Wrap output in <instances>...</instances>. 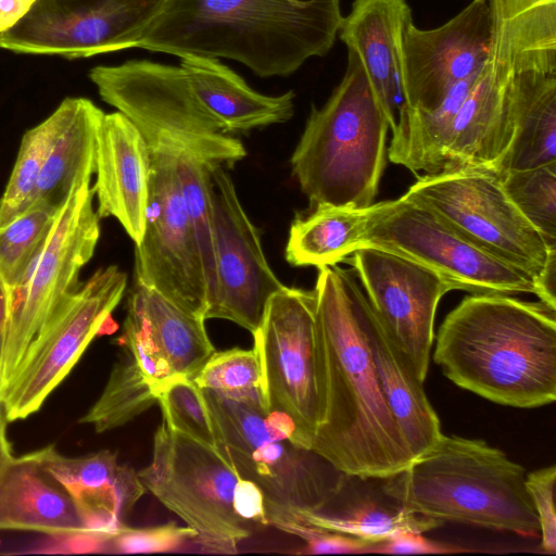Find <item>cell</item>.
<instances>
[{
    "mask_svg": "<svg viewBox=\"0 0 556 556\" xmlns=\"http://www.w3.org/2000/svg\"><path fill=\"white\" fill-rule=\"evenodd\" d=\"M319 422L309 448L345 473L389 476L414 457L384 396L369 344L371 306L353 268H318Z\"/></svg>",
    "mask_w": 556,
    "mask_h": 556,
    "instance_id": "1",
    "label": "cell"
},
{
    "mask_svg": "<svg viewBox=\"0 0 556 556\" xmlns=\"http://www.w3.org/2000/svg\"><path fill=\"white\" fill-rule=\"evenodd\" d=\"M342 17L340 0H166L137 47L285 77L327 54Z\"/></svg>",
    "mask_w": 556,
    "mask_h": 556,
    "instance_id": "2",
    "label": "cell"
},
{
    "mask_svg": "<svg viewBox=\"0 0 556 556\" xmlns=\"http://www.w3.org/2000/svg\"><path fill=\"white\" fill-rule=\"evenodd\" d=\"M433 361L453 383L496 404L556 400V308L502 294H470L435 337Z\"/></svg>",
    "mask_w": 556,
    "mask_h": 556,
    "instance_id": "3",
    "label": "cell"
},
{
    "mask_svg": "<svg viewBox=\"0 0 556 556\" xmlns=\"http://www.w3.org/2000/svg\"><path fill=\"white\" fill-rule=\"evenodd\" d=\"M525 468L479 439L442 435L384 486L406 509L440 522L540 536Z\"/></svg>",
    "mask_w": 556,
    "mask_h": 556,
    "instance_id": "4",
    "label": "cell"
},
{
    "mask_svg": "<svg viewBox=\"0 0 556 556\" xmlns=\"http://www.w3.org/2000/svg\"><path fill=\"white\" fill-rule=\"evenodd\" d=\"M389 128L361 60L349 51L340 84L321 108L312 106L291 156L292 175L311 207L365 210L375 203Z\"/></svg>",
    "mask_w": 556,
    "mask_h": 556,
    "instance_id": "5",
    "label": "cell"
},
{
    "mask_svg": "<svg viewBox=\"0 0 556 556\" xmlns=\"http://www.w3.org/2000/svg\"><path fill=\"white\" fill-rule=\"evenodd\" d=\"M202 391L217 450L241 478L261 489L265 505L296 513L324 505L342 471L296 444L293 425L266 409L261 390L240 394Z\"/></svg>",
    "mask_w": 556,
    "mask_h": 556,
    "instance_id": "6",
    "label": "cell"
},
{
    "mask_svg": "<svg viewBox=\"0 0 556 556\" xmlns=\"http://www.w3.org/2000/svg\"><path fill=\"white\" fill-rule=\"evenodd\" d=\"M103 101L127 116L149 147L191 153L212 167H231L247 155L194 99L180 66L150 61L99 65L89 73Z\"/></svg>",
    "mask_w": 556,
    "mask_h": 556,
    "instance_id": "7",
    "label": "cell"
},
{
    "mask_svg": "<svg viewBox=\"0 0 556 556\" xmlns=\"http://www.w3.org/2000/svg\"><path fill=\"white\" fill-rule=\"evenodd\" d=\"M90 181L77 182L16 285L0 341V402L25 354L60 301L78 283L100 237Z\"/></svg>",
    "mask_w": 556,
    "mask_h": 556,
    "instance_id": "8",
    "label": "cell"
},
{
    "mask_svg": "<svg viewBox=\"0 0 556 556\" xmlns=\"http://www.w3.org/2000/svg\"><path fill=\"white\" fill-rule=\"evenodd\" d=\"M383 249L415 261L470 294H534L527 273L480 248L429 207L404 195L374 203L357 249ZM356 249V250H357Z\"/></svg>",
    "mask_w": 556,
    "mask_h": 556,
    "instance_id": "9",
    "label": "cell"
},
{
    "mask_svg": "<svg viewBox=\"0 0 556 556\" xmlns=\"http://www.w3.org/2000/svg\"><path fill=\"white\" fill-rule=\"evenodd\" d=\"M137 473L146 490L195 531V543L203 549L235 554L250 536L249 523L232 504L240 476L216 447L162 421L153 437L152 459Z\"/></svg>",
    "mask_w": 556,
    "mask_h": 556,
    "instance_id": "10",
    "label": "cell"
},
{
    "mask_svg": "<svg viewBox=\"0 0 556 556\" xmlns=\"http://www.w3.org/2000/svg\"><path fill=\"white\" fill-rule=\"evenodd\" d=\"M403 195L429 207L467 239L527 273L536 283L556 256V249L547 245L515 205L492 167L426 174Z\"/></svg>",
    "mask_w": 556,
    "mask_h": 556,
    "instance_id": "11",
    "label": "cell"
},
{
    "mask_svg": "<svg viewBox=\"0 0 556 556\" xmlns=\"http://www.w3.org/2000/svg\"><path fill=\"white\" fill-rule=\"evenodd\" d=\"M127 287V274L116 265L97 269L67 293L29 345L3 397L8 421L36 413L63 381L91 341L110 332L112 312Z\"/></svg>",
    "mask_w": 556,
    "mask_h": 556,
    "instance_id": "12",
    "label": "cell"
},
{
    "mask_svg": "<svg viewBox=\"0 0 556 556\" xmlns=\"http://www.w3.org/2000/svg\"><path fill=\"white\" fill-rule=\"evenodd\" d=\"M253 338L266 409L287 417L296 444L309 448L319 422L315 291L275 292Z\"/></svg>",
    "mask_w": 556,
    "mask_h": 556,
    "instance_id": "13",
    "label": "cell"
},
{
    "mask_svg": "<svg viewBox=\"0 0 556 556\" xmlns=\"http://www.w3.org/2000/svg\"><path fill=\"white\" fill-rule=\"evenodd\" d=\"M149 149V202L144 232L135 245V283L150 287L184 311L204 318L207 283L175 155L165 148Z\"/></svg>",
    "mask_w": 556,
    "mask_h": 556,
    "instance_id": "14",
    "label": "cell"
},
{
    "mask_svg": "<svg viewBox=\"0 0 556 556\" xmlns=\"http://www.w3.org/2000/svg\"><path fill=\"white\" fill-rule=\"evenodd\" d=\"M166 0H36L7 33L15 53L89 58L137 47Z\"/></svg>",
    "mask_w": 556,
    "mask_h": 556,
    "instance_id": "15",
    "label": "cell"
},
{
    "mask_svg": "<svg viewBox=\"0 0 556 556\" xmlns=\"http://www.w3.org/2000/svg\"><path fill=\"white\" fill-rule=\"evenodd\" d=\"M343 262L352 265L384 331L425 382L437 308L452 286L432 269L383 249L359 248Z\"/></svg>",
    "mask_w": 556,
    "mask_h": 556,
    "instance_id": "16",
    "label": "cell"
},
{
    "mask_svg": "<svg viewBox=\"0 0 556 556\" xmlns=\"http://www.w3.org/2000/svg\"><path fill=\"white\" fill-rule=\"evenodd\" d=\"M216 287L205 319H226L255 332L270 296L285 285L270 268L261 237L226 167L211 170Z\"/></svg>",
    "mask_w": 556,
    "mask_h": 556,
    "instance_id": "17",
    "label": "cell"
},
{
    "mask_svg": "<svg viewBox=\"0 0 556 556\" xmlns=\"http://www.w3.org/2000/svg\"><path fill=\"white\" fill-rule=\"evenodd\" d=\"M491 39L489 0H472L450 21L432 29L418 28L410 17L400 41L402 108L435 109L458 81L482 67Z\"/></svg>",
    "mask_w": 556,
    "mask_h": 556,
    "instance_id": "18",
    "label": "cell"
},
{
    "mask_svg": "<svg viewBox=\"0 0 556 556\" xmlns=\"http://www.w3.org/2000/svg\"><path fill=\"white\" fill-rule=\"evenodd\" d=\"M151 153L140 129L123 113L102 116L97 132L96 184L99 218L114 217L141 241L150 191Z\"/></svg>",
    "mask_w": 556,
    "mask_h": 556,
    "instance_id": "19",
    "label": "cell"
},
{
    "mask_svg": "<svg viewBox=\"0 0 556 556\" xmlns=\"http://www.w3.org/2000/svg\"><path fill=\"white\" fill-rule=\"evenodd\" d=\"M515 75L488 56L451 126L439 173L493 168L503 157L514 137L510 85Z\"/></svg>",
    "mask_w": 556,
    "mask_h": 556,
    "instance_id": "20",
    "label": "cell"
},
{
    "mask_svg": "<svg viewBox=\"0 0 556 556\" xmlns=\"http://www.w3.org/2000/svg\"><path fill=\"white\" fill-rule=\"evenodd\" d=\"M36 453L42 467L72 496L86 531L112 539L126 528L122 517L146 489L136 471L118 464L116 453L102 450L68 457L53 445Z\"/></svg>",
    "mask_w": 556,
    "mask_h": 556,
    "instance_id": "21",
    "label": "cell"
},
{
    "mask_svg": "<svg viewBox=\"0 0 556 556\" xmlns=\"http://www.w3.org/2000/svg\"><path fill=\"white\" fill-rule=\"evenodd\" d=\"M410 17L406 0H354L338 33L348 50L361 60L391 130L404 102L400 41Z\"/></svg>",
    "mask_w": 556,
    "mask_h": 556,
    "instance_id": "22",
    "label": "cell"
},
{
    "mask_svg": "<svg viewBox=\"0 0 556 556\" xmlns=\"http://www.w3.org/2000/svg\"><path fill=\"white\" fill-rule=\"evenodd\" d=\"M298 514L312 525L376 543L397 533H425L443 525L406 509L386 490L384 476L345 472L319 509Z\"/></svg>",
    "mask_w": 556,
    "mask_h": 556,
    "instance_id": "23",
    "label": "cell"
},
{
    "mask_svg": "<svg viewBox=\"0 0 556 556\" xmlns=\"http://www.w3.org/2000/svg\"><path fill=\"white\" fill-rule=\"evenodd\" d=\"M180 67L203 113L227 135L289 121L294 92L266 96L253 90L217 59L186 56Z\"/></svg>",
    "mask_w": 556,
    "mask_h": 556,
    "instance_id": "24",
    "label": "cell"
},
{
    "mask_svg": "<svg viewBox=\"0 0 556 556\" xmlns=\"http://www.w3.org/2000/svg\"><path fill=\"white\" fill-rule=\"evenodd\" d=\"M0 530L88 532L72 496L42 467L36 452L13 456L0 475Z\"/></svg>",
    "mask_w": 556,
    "mask_h": 556,
    "instance_id": "25",
    "label": "cell"
},
{
    "mask_svg": "<svg viewBox=\"0 0 556 556\" xmlns=\"http://www.w3.org/2000/svg\"><path fill=\"white\" fill-rule=\"evenodd\" d=\"M62 121L47 154L36 201L60 210L77 182L90 181L96 172L99 124L104 115L92 101L68 97L61 104Z\"/></svg>",
    "mask_w": 556,
    "mask_h": 556,
    "instance_id": "26",
    "label": "cell"
},
{
    "mask_svg": "<svg viewBox=\"0 0 556 556\" xmlns=\"http://www.w3.org/2000/svg\"><path fill=\"white\" fill-rule=\"evenodd\" d=\"M510 105L514 137L494 170L500 175L556 162V73L516 74Z\"/></svg>",
    "mask_w": 556,
    "mask_h": 556,
    "instance_id": "27",
    "label": "cell"
},
{
    "mask_svg": "<svg viewBox=\"0 0 556 556\" xmlns=\"http://www.w3.org/2000/svg\"><path fill=\"white\" fill-rule=\"evenodd\" d=\"M369 344L382 390L414 459L433 447L443 433L422 383L391 341L372 308Z\"/></svg>",
    "mask_w": 556,
    "mask_h": 556,
    "instance_id": "28",
    "label": "cell"
},
{
    "mask_svg": "<svg viewBox=\"0 0 556 556\" xmlns=\"http://www.w3.org/2000/svg\"><path fill=\"white\" fill-rule=\"evenodd\" d=\"M127 309L146 327L172 379H193L215 352L205 319L184 311L150 287L134 283Z\"/></svg>",
    "mask_w": 556,
    "mask_h": 556,
    "instance_id": "29",
    "label": "cell"
},
{
    "mask_svg": "<svg viewBox=\"0 0 556 556\" xmlns=\"http://www.w3.org/2000/svg\"><path fill=\"white\" fill-rule=\"evenodd\" d=\"M366 210L321 204L299 215L289 230L287 262L317 268L343 262L357 249Z\"/></svg>",
    "mask_w": 556,
    "mask_h": 556,
    "instance_id": "30",
    "label": "cell"
},
{
    "mask_svg": "<svg viewBox=\"0 0 556 556\" xmlns=\"http://www.w3.org/2000/svg\"><path fill=\"white\" fill-rule=\"evenodd\" d=\"M157 403L156 390L126 351L112 368L96 403L79 422L99 433L119 428Z\"/></svg>",
    "mask_w": 556,
    "mask_h": 556,
    "instance_id": "31",
    "label": "cell"
},
{
    "mask_svg": "<svg viewBox=\"0 0 556 556\" xmlns=\"http://www.w3.org/2000/svg\"><path fill=\"white\" fill-rule=\"evenodd\" d=\"M61 121L62 109L59 105L46 119L24 134L13 170L0 199V228L35 203L39 177Z\"/></svg>",
    "mask_w": 556,
    "mask_h": 556,
    "instance_id": "32",
    "label": "cell"
},
{
    "mask_svg": "<svg viewBox=\"0 0 556 556\" xmlns=\"http://www.w3.org/2000/svg\"><path fill=\"white\" fill-rule=\"evenodd\" d=\"M165 149L172 151L175 155L180 190L200 248L210 303L216 287L215 249L210 194V176L211 170L215 167H211L189 152L168 148Z\"/></svg>",
    "mask_w": 556,
    "mask_h": 556,
    "instance_id": "33",
    "label": "cell"
},
{
    "mask_svg": "<svg viewBox=\"0 0 556 556\" xmlns=\"http://www.w3.org/2000/svg\"><path fill=\"white\" fill-rule=\"evenodd\" d=\"M498 176L515 205L556 249V162Z\"/></svg>",
    "mask_w": 556,
    "mask_h": 556,
    "instance_id": "34",
    "label": "cell"
},
{
    "mask_svg": "<svg viewBox=\"0 0 556 556\" xmlns=\"http://www.w3.org/2000/svg\"><path fill=\"white\" fill-rule=\"evenodd\" d=\"M59 211L35 202L0 228V279L8 290L16 285L35 253L47 240Z\"/></svg>",
    "mask_w": 556,
    "mask_h": 556,
    "instance_id": "35",
    "label": "cell"
},
{
    "mask_svg": "<svg viewBox=\"0 0 556 556\" xmlns=\"http://www.w3.org/2000/svg\"><path fill=\"white\" fill-rule=\"evenodd\" d=\"M163 421L173 431L216 447L211 414L203 391L192 379L173 378L156 389ZM217 448V447H216Z\"/></svg>",
    "mask_w": 556,
    "mask_h": 556,
    "instance_id": "36",
    "label": "cell"
},
{
    "mask_svg": "<svg viewBox=\"0 0 556 556\" xmlns=\"http://www.w3.org/2000/svg\"><path fill=\"white\" fill-rule=\"evenodd\" d=\"M202 390L240 394L261 390V365L254 349L214 352L192 379Z\"/></svg>",
    "mask_w": 556,
    "mask_h": 556,
    "instance_id": "37",
    "label": "cell"
},
{
    "mask_svg": "<svg viewBox=\"0 0 556 556\" xmlns=\"http://www.w3.org/2000/svg\"><path fill=\"white\" fill-rule=\"evenodd\" d=\"M265 514L268 525L305 542V547L296 554H362L369 553L376 544L352 534L312 525L293 510L265 505Z\"/></svg>",
    "mask_w": 556,
    "mask_h": 556,
    "instance_id": "38",
    "label": "cell"
},
{
    "mask_svg": "<svg viewBox=\"0 0 556 556\" xmlns=\"http://www.w3.org/2000/svg\"><path fill=\"white\" fill-rule=\"evenodd\" d=\"M197 533L191 528L174 522L144 529L126 527L114 535L109 545L124 554L160 553L178 548L188 541H194Z\"/></svg>",
    "mask_w": 556,
    "mask_h": 556,
    "instance_id": "39",
    "label": "cell"
},
{
    "mask_svg": "<svg viewBox=\"0 0 556 556\" xmlns=\"http://www.w3.org/2000/svg\"><path fill=\"white\" fill-rule=\"evenodd\" d=\"M556 466L551 465L526 476V483L540 522L541 548L556 554L555 510Z\"/></svg>",
    "mask_w": 556,
    "mask_h": 556,
    "instance_id": "40",
    "label": "cell"
},
{
    "mask_svg": "<svg viewBox=\"0 0 556 556\" xmlns=\"http://www.w3.org/2000/svg\"><path fill=\"white\" fill-rule=\"evenodd\" d=\"M463 552L422 536V533L402 532L376 543L369 551L375 554H447Z\"/></svg>",
    "mask_w": 556,
    "mask_h": 556,
    "instance_id": "41",
    "label": "cell"
},
{
    "mask_svg": "<svg viewBox=\"0 0 556 556\" xmlns=\"http://www.w3.org/2000/svg\"><path fill=\"white\" fill-rule=\"evenodd\" d=\"M232 504L236 514L249 525H268L264 494L254 482L240 477L233 490Z\"/></svg>",
    "mask_w": 556,
    "mask_h": 556,
    "instance_id": "42",
    "label": "cell"
},
{
    "mask_svg": "<svg viewBox=\"0 0 556 556\" xmlns=\"http://www.w3.org/2000/svg\"><path fill=\"white\" fill-rule=\"evenodd\" d=\"M36 0H0V48L9 30L29 11Z\"/></svg>",
    "mask_w": 556,
    "mask_h": 556,
    "instance_id": "43",
    "label": "cell"
},
{
    "mask_svg": "<svg viewBox=\"0 0 556 556\" xmlns=\"http://www.w3.org/2000/svg\"><path fill=\"white\" fill-rule=\"evenodd\" d=\"M8 419L3 405L0 406V475L10 459L13 457L11 443L7 431Z\"/></svg>",
    "mask_w": 556,
    "mask_h": 556,
    "instance_id": "44",
    "label": "cell"
},
{
    "mask_svg": "<svg viewBox=\"0 0 556 556\" xmlns=\"http://www.w3.org/2000/svg\"><path fill=\"white\" fill-rule=\"evenodd\" d=\"M9 313V292L4 282L0 279V341L4 330Z\"/></svg>",
    "mask_w": 556,
    "mask_h": 556,
    "instance_id": "45",
    "label": "cell"
},
{
    "mask_svg": "<svg viewBox=\"0 0 556 556\" xmlns=\"http://www.w3.org/2000/svg\"><path fill=\"white\" fill-rule=\"evenodd\" d=\"M2 405V403L0 402V406Z\"/></svg>",
    "mask_w": 556,
    "mask_h": 556,
    "instance_id": "46",
    "label": "cell"
}]
</instances>
